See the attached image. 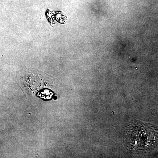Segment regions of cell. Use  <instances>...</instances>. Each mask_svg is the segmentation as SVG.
Returning <instances> with one entry per match:
<instances>
[{"mask_svg": "<svg viewBox=\"0 0 158 158\" xmlns=\"http://www.w3.org/2000/svg\"><path fill=\"white\" fill-rule=\"evenodd\" d=\"M158 138L157 127L140 121L132 122L125 131L126 144L129 148L135 150L150 148Z\"/></svg>", "mask_w": 158, "mask_h": 158, "instance_id": "obj_1", "label": "cell"}]
</instances>
